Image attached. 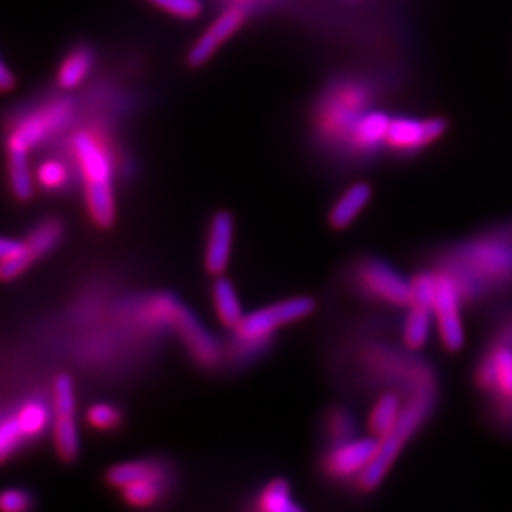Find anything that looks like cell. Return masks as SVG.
Segmentation results:
<instances>
[{
    "instance_id": "8fae6325",
    "label": "cell",
    "mask_w": 512,
    "mask_h": 512,
    "mask_svg": "<svg viewBox=\"0 0 512 512\" xmlns=\"http://www.w3.org/2000/svg\"><path fill=\"white\" fill-rule=\"evenodd\" d=\"M65 234V226L59 219H48L38 222L37 226L23 239V251L18 260L10 264H0V275L8 283L16 279L23 272H27L37 260L50 255L55 247L61 243Z\"/></svg>"
},
{
    "instance_id": "d6a6232c",
    "label": "cell",
    "mask_w": 512,
    "mask_h": 512,
    "mask_svg": "<svg viewBox=\"0 0 512 512\" xmlns=\"http://www.w3.org/2000/svg\"><path fill=\"white\" fill-rule=\"evenodd\" d=\"M38 183L42 184L44 188L55 190L59 186H63L65 179H67V169L61 162L55 160H48L44 164H40L37 171Z\"/></svg>"
},
{
    "instance_id": "2e32d148",
    "label": "cell",
    "mask_w": 512,
    "mask_h": 512,
    "mask_svg": "<svg viewBox=\"0 0 512 512\" xmlns=\"http://www.w3.org/2000/svg\"><path fill=\"white\" fill-rule=\"evenodd\" d=\"M6 152H8V181H10L12 194L18 202H29L35 194V183H33V173L29 164V150L6 145Z\"/></svg>"
},
{
    "instance_id": "4fadbf2b",
    "label": "cell",
    "mask_w": 512,
    "mask_h": 512,
    "mask_svg": "<svg viewBox=\"0 0 512 512\" xmlns=\"http://www.w3.org/2000/svg\"><path fill=\"white\" fill-rule=\"evenodd\" d=\"M245 23V12L241 8H226L217 19L203 31L198 40L192 44L186 61L192 69H200L213 55L219 52L220 46L238 33Z\"/></svg>"
},
{
    "instance_id": "8992f818",
    "label": "cell",
    "mask_w": 512,
    "mask_h": 512,
    "mask_svg": "<svg viewBox=\"0 0 512 512\" xmlns=\"http://www.w3.org/2000/svg\"><path fill=\"white\" fill-rule=\"evenodd\" d=\"M150 315L162 323H169L181 334V338L194 355V359L203 366L217 365L220 359V348L217 342L203 329L198 319L183 308L173 296H158L150 302Z\"/></svg>"
},
{
    "instance_id": "ba28073f",
    "label": "cell",
    "mask_w": 512,
    "mask_h": 512,
    "mask_svg": "<svg viewBox=\"0 0 512 512\" xmlns=\"http://www.w3.org/2000/svg\"><path fill=\"white\" fill-rule=\"evenodd\" d=\"M74 105L69 99H57L46 107L27 114L19 120L18 126L8 135L6 145L33 150L44 139L52 137L57 131L65 128L73 118Z\"/></svg>"
},
{
    "instance_id": "44dd1931",
    "label": "cell",
    "mask_w": 512,
    "mask_h": 512,
    "mask_svg": "<svg viewBox=\"0 0 512 512\" xmlns=\"http://www.w3.org/2000/svg\"><path fill=\"white\" fill-rule=\"evenodd\" d=\"M92 69V50L86 48V46L76 48L61 63V67L57 71V84L63 90H74V88H78L88 78V74L92 73Z\"/></svg>"
},
{
    "instance_id": "7402d4cb",
    "label": "cell",
    "mask_w": 512,
    "mask_h": 512,
    "mask_svg": "<svg viewBox=\"0 0 512 512\" xmlns=\"http://www.w3.org/2000/svg\"><path fill=\"white\" fill-rule=\"evenodd\" d=\"M120 492H122L124 501L131 507L148 509L164 497L165 471L164 473H158V475L141 478L137 482H131L128 486H124Z\"/></svg>"
},
{
    "instance_id": "ffe728a7",
    "label": "cell",
    "mask_w": 512,
    "mask_h": 512,
    "mask_svg": "<svg viewBox=\"0 0 512 512\" xmlns=\"http://www.w3.org/2000/svg\"><path fill=\"white\" fill-rule=\"evenodd\" d=\"M389 124H391V118L385 112L363 114L351 129L353 143L365 150L380 147V143H385Z\"/></svg>"
},
{
    "instance_id": "f1b7e54d",
    "label": "cell",
    "mask_w": 512,
    "mask_h": 512,
    "mask_svg": "<svg viewBox=\"0 0 512 512\" xmlns=\"http://www.w3.org/2000/svg\"><path fill=\"white\" fill-rule=\"evenodd\" d=\"M86 421L95 431H114L122 423V414L114 404H93L86 412Z\"/></svg>"
},
{
    "instance_id": "7a4b0ae2",
    "label": "cell",
    "mask_w": 512,
    "mask_h": 512,
    "mask_svg": "<svg viewBox=\"0 0 512 512\" xmlns=\"http://www.w3.org/2000/svg\"><path fill=\"white\" fill-rule=\"evenodd\" d=\"M475 387L488 403V414L512 429V313L505 315L478 357Z\"/></svg>"
},
{
    "instance_id": "ac0fdd59",
    "label": "cell",
    "mask_w": 512,
    "mask_h": 512,
    "mask_svg": "<svg viewBox=\"0 0 512 512\" xmlns=\"http://www.w3.org/2000/svg\"><path fill=\"white\" fill-rule=\"evenodd\" d=\"M211 294H213V304H215L220 323L228 329H236L241 319L245 317V313L239 304L238 291L232 285V281L220 275L213 283Z\"/></svg>"
},
{
    "instance_id": "6da1fadb",
    "label": "cell",
    "mask_w": 512,
    "mask_h": 512,
    "mask_svg": "<svg viewBox=\"0 0 512 512\" xmlns=\"http://www.w3.org/2000/svg\"><path fill=\"white\" fill-rule=\"evenodd\" d=\"M442 270L454 279L465 306L512 289V232L469 239L442 258Z\"/></svg>"
},
{
    "instance_id": "7c38bea8",
    "label": "cell",
    "mask_w": 512,
    "mask_h": 512,
    "mask_svg": "<svg viewBox=\"0 0 512 512\" xmlns=\"http://www.w3.org/2000/svg\"><path fill=\"white\" fill-rule=\"evenodd\" d=\"M380 452V439H349L334 444V448L325 456L323 467L332 478H351L359 476L376 459Z\"/></svg>"
},
{
    "instance_id": "e0dca14e",
    "label": "cell",
    "mask_w": 512,
    "mask_h": 512,
    "mask_svg": "<svg viewBox=\"0 0 512 512\" xmlns=\"http://www.w3.org/2000/svg\"><path fill=\"white\" fill-rule=\"evenodd\" d=\"M404 403L399 397V393H393V391H387L384 393L374 408L370 410V416H368V429L370 433L376 437V439H384L387 437L401 420V414H403Z\"/></svg>"
},
{
    "instance_id": "603a6c76",
    "label": "cell",
    "mask_w": 512,
    "mask_h": 512,
    "mask_svg": "<svg viewBox=\"0 0 512 512\" xmlns=\"http://www.w3.org/2000/svg\"><path fill=\"white\" fill-rule=\"evenodd\" d=\"M256 512H304V509L294 501L289 482L275 478L258 495Z\"/></svg>"
},
{
    "instance_id": "5b68a950",
    "label": "cell",
    "mask_w": 512,
    "mask_h": 512,
    "mask_svg": "<svg viewBox=\"0 0 512 512\" xmlns=\"http://www.w3.org/2000/svg\"><path fill=\"white\" fill-rule=\"evenodd\" d=\"M313 310L315 302L310 296H296L291 300L275 302L272 306L249 313L241 319V323L234 329L236 342L241 349L256 351L270 342L275 330L308 317Z\"/></svg>"
},
{
    "instance_id": "4316f807",
    "label": "cell",
    "mask_w": 512,
    "mask_h": 512,
    "mask_svg": "<svg viewBox=\"0 0 512 512\" xmlns=\"http://www.w3.org/2000/svg\"><path fill=\"white\" fill-rule=\"evenodd\" d=\"M410 289H412L410 306L433 311V302L437 293V272H420L414 275L410 279Z\"/></svg>"
},
{
    "instance_id": "277c9868",
    "label": "cell",
    "mask_w": 512,
    "mask_h": 512,
    "mask_svg": "<svg viewBox=\"0 0 512 512\" xmlns=\"http://www.w3.org/2000/svg\"><path fill=\"white\" fill-rule=\"evenodd\" d=\"M74 150L82 171L88 213L97 228L107 230L116 222L114 173L109 154L88 133L76 135Z\"/></svg>"
},
{
    "instance_id": "52a82bcc",
    "label": "cell",
    "mask_w": 512,
    "mask_h": 512,
    "mask_svg": "<svg viewBox=\"0 0 512 512\" xmlns=\"http://www.w3.org/2000/svg\"><path fill=\"white\" fill-rule=\"evenodd\" d=\"M437 272V293L433 302L435 327L439 332L440 344L448 353H458L465 346V325L461 308L463 298L454 279L442 270Z\"/></svg>"
},
{
    "instance_id": "1f68e13d",
    "label": "cell",
    "mask_w": 512,
    "mask_h": 512,
    "mask_svg": "<svg viewBox=\"0 0 512 512\" xmlns=\"http://www.w3.org/2000/svg\"><path fill=\"white\" fill-rule=\"evenodd\" d=\"M25 439L21 429H19L18 421L14 416H4L2 420V427H0V452H2V459L12 456V452H16L19 442Z\"/></svg>"
},
{
    "instance_id": "e575fe53",
    "label": "cell",
    "mask_w": 512,
    "mask_h": 512,
    "mask_svg": "<svg viewBox=\"0 0 512 512\" xmlns=\"http://www.w3.org/2000/svg\"><path fill=\"white\" fill-rule=\"evenodd\" d=\"M16 88V74L12 73L6 61L0 63V90L4 93L12 92Z\"/></svg>"
},
{
    "instance_id": "83f0119b",
    "label": "cell",
    "mask_w": 512,
    "mask_h": 512,
    "mask_svg": "<svg viewBox=\"0 0 512 512\" xmlns=\"http://www.w3.org/2000/svg\"><path fill=\"white\" fill-rule=\"evenodd\" d=\"M52 403L55 416H74L76 397H74L73 378L67 374L55 376L52 385Z\"/></svg>"
},
{
    "instance_id": "9a60e30c",
    "label": "cell",
    "mask_w": 512,
    "mask_h": 512,
    "mask_svg": "<svg viewBox=\"0 0 512 512\" xmlns=\"http://www.w3.org/2000/svg\"><path fill=\"white\" fill-rule=\"evenodd\" d=\"M372 200V186L355 183L336 200L329 213V224L334 230H346L363 213Z\"/></svg>"
},
{
    "instance_id": "9c48e42d",
    "label": "cell",
    "mask_w": 512,
    "mask_h": 512,
    "mask_svg": "<svg viewBox=\"0 0 512 512\" xmlns=\"http://www.w3.org/2000/svg\"><path fill=\"white\" fill-rule=\"evenodd\" d=\"M357 275L366 293L372 294L380 302L395 308L410 306V298H412L410 279L403 277L384 260L366 258L359 264Z\"/></svg>"
},
{
    "instance_id": "836d02e7",
    "label": "cell",
    "mask_w": 512,
    "mask_h": 512,
    "mask_svg": "<svg viewBox=\"0 0 512 512\" xmlns=\"http://www.w3.org/2000/svg\"><path fill=\"white\" fill-rule=\"evenodd\" d=\"M33 507V497L25 490L10 488L4 490L0 497V511L2 512H29Z\"/></svg>"
},
{
    "instance_id": "cb8c5ba5",
    "label": "cell",
    "mask_w": 512,
    "mask_h": 512,
    "mask_svg": "<svg viewBox=\"0 0 512 512\" xmlns=\"http://www.w3.org/2000/svg\"><path fill=\"white\" fill-rule=\"evenodd\" d=\"M54 446L57 458L71 463L80 452V435L74 416H54Z\"/></svg>"
},
{
    "instance_id": "5bb4252c",
    "label": "cell",
    "mask_w": 512,
    "mask_h": 512,
    "mask_svg": "<svg viewBox=\"0 0 512 512\" xmlns=\"http://www.w3.org/2000/svg\"><path fill=\"white\" fill-rule=\"evenodd\" d=\"M234 217L230 211H219L213 215L209 232H207V243H205V256L203 264L207 274L220 275L226 272L230 258H232V245H234Z\"/></svg>"
},
{
    "instance_id": "f546056e",
    "label": "cell",
    "mask_w": 512,
    "mask_h": 512,
    "mask_svg": "<svg viewBox=\"0 0 512 512\" xmlns=\"http://www.w3.org/2000/svg\"><path fill=\"white\" fill-rule=\"evenodd\" d=\"M327 435L334 440V444L344 442V440L353 439L355 433V423L351 414L344 408H334L327 416Z\"/></svg>"
},
{
    "instance_id": "d4e9b609",
    "label": "cell",
    "mask_w": 512,
    "mask_h": 512,
    "mask_svg": "<svg viewBox=\"0 0 512 512\" xmlns=\"http://www.w3.org/2000/svg\"><path fill=\"white\" fill-rule=\"evenodd\" d=\"M158 473H164V467H160L156 463H148V461H129V463H118V465L110 467L105 475V480L112 488L122 490L131 482H137L141 478L158 475Z\"/></svg>"
},
{
    "instance_id": "4dcf8cb0",
    "label": "cell",
    "mask_w": 512,
    "mask_h": 512,
    "mask_svg": "<svg viewBox=\"0 0 512 512\" xmlns=\"http://www.w3.org/2000/svg\"><path fill=\"white\" fill-rule=\"evenodd\" d=\"M169 16L179 19H198L203 14L202 0H148Z\"/></svg>"
},
{
    "instance_id": "484cf974",
    "label": "cell",
    "mask_w": 512,
    "mask_h": 512,
    "mask_svg": "<svg viewBox=\"0 0 512 512\" xmlns=\"http://www.w3.org/2000/svg\"><path fill=\"white\" fill-rule=\"evenodd\" d=\"M14 418L18 421L23 437L29 439V437H37L46 429L50 414H48V408L44 404L38 403V401H31V403L19 406V410L14 414Z\"/></svg>"
},
{
    "instance_id": "3957f363",
    "label": "cell",
    "mask_w": 512,
    "mask_h": 512,
    "mask_svg": "<svg viewBox=\"0 0 512 512\" xmlns=\"http://www.w3.org/2000/svg\"><path fill=\"white\" fill-rule=\"evenodd\" d=\"M437 395H439V389H437L435 376L421 382L412 391V397L404 403L403 414H401V420L397 423V427L387 437L380 439L378 456L361 475L357 476V484L361 490L370 492L384 482L385 475L389 473V469L393 467V463L403 452L404 446L420 431L421 425L435 410Z\"/></svg>"
},
{
    "instance_id": "30bf717a",
    "label": "cell",
    "mask_w": 512,
    "mask_h": 512,
    "mask_svg": "<svg viewBox=\"0 0 512 512\" xmlns=\"http://www.w3.org/2000/svg\"><path fill=\"white\" fill-rule=\"evenodd\" d=\"M448 122L444 118H391L385 145L397 152H418L433 145L446 133Z\"/></svg>"
},
{
    "instance_id": "d6986e66",
    "label": "cell",
    "mask_w": 512,
    "mask_h": 512,
    "mask_svg": "<svg viewBox=\"0 0 512 512\" xmlns=\"http://www.w3.org/2000/svg\"><path fill=\"white\" fill-rule=\"evenodd\" d=\"M435 327L433 311L418 306H408L403 323V342L410 351H420L427 346L431 330Z\"/></svg>"
}]
</instances>
